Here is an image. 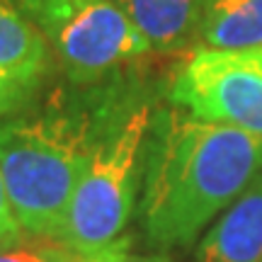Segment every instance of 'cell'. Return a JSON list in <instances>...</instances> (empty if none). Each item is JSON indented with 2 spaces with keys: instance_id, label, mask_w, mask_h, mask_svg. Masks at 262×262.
I'll return each mask as SVG.
<instances>
[{
  "instance_id": "6da1fadb",
  "label": "cell",
  "mask_w": 262,
  "mask_h": 262,
  "mask_svg": "<svg viewBox=\"0 0 262 262\" xmlns=\"http://www.w3.org/2000/svg\"><path fill=\"white\" fill-rule=\"evenodd\" d=\"M262 170V136L182 110L153 114L143 156V228L158 250L187 248Z\"/></svg>"
},
{
  "instance_id": "7a4b0ae2",
  "label": "cell",
  "mask_w": 262,
  "mask_h": 262,
  "mask_svg": "<svg viewBox=\"0 0 262 262\" xmlns=\"http://www.w3.org/2000/svg\"><path fill=\"white\" fill-rule=\"evenodd\" d=\"M100 126L88 114L51 107L0 119V172L19 228L61 243L75 185Z\"/></svg>"
},
{
  "instance_id": "3957f363",
  "label": "cell",
  "mask_w": 262,
  "mask_h": 262,
  "mask_svg": "<svg viewBox=\"0 0 262 262\" xmlns=\"http://www.w3.org/2000/svg\"><path fill=\"white\" fill-rule=\"evenodd\" d=\"M150 124L153 110L139 100L100 126L66 214L63 248L95 253L122 238L136 204Z\"/></svg>"
},
{
  "instance_id": "277c9868",
  "label": "cell",
  "mask_w": 262,
  "mask_h": 262,
  "mask_svg": "<svg viewBox=\"0 0 262 262\" xmlns=\"http://www.w3.org/2000/svg\"><path fill=\"white\" fill-rule=\"evenodd\" d=\"M39 29L73 83H97L150 51L110 0H10Z\"/></svg>"
},
{
  "instance_id": "5b68a950",
  "label": "cell",
  "mask_w": 262,
  "mask_h": 262,
  "mask_svg": "<svg viewBox=\"0 0 262 262\" xmlns=\"http://www.w3.org/2000/svg\"><path fill=\"white\" fill-rule=\"evenodd\" d=\"M170 100L194 119L262 136V49H194L175 71Z\"/></svg>"
},
{
  "instance_id": "8992f818",
  "label": "cell",
  "mask_w": 262,
  "mask_h": 262,
  "mask_svg": "<svg viewBox=\"0 0 262 262\" xmlns=\"http://www.w3.org/2000/svg\"><path fill=\"white\" fill-rule=\"evenodd\" d=\"M194 262H262V170L206 231Z\"/></svg>"
},
{
  "instance_id": "52a82bcc",
  "label": "cell",
  "mask_w": 262,
  "mask_h": 262,
  "mask_svg": "<svg viewBox=\"0 0 262 262\" xmlns=\"http://www.w3.org/2000/svg\"><path fill=\"white\" fill-rule=\"evenodd\" d=\"M51 49L10 0H0V75L39 90L51 68Z\"/></svg>"
},
{
  "instance_id": "ba28073f",
  "label": "cell",
  "mask_w": 262,
  "mask_h": 262,
  "mask_svg": "<svg viewBox=\"0 0 262 262\" xmlns=\"http://www.w3.org/2000/svg\"><path fill=\"white\" fill-rule=\"evenodd\" d=\"M148 41L150 51H180L196 37L204 0H110Z\"/></svg>"
},
{
  "instance_id": "9c48e42d",
  "label": "cell",
  "mask_w": 262,
  "mask_h": 262,
  "mask_svg": "<svg viewBox=\"0 0 262 262\" xmlns=\"http://www.w3.org/2000/svg\"><path fill=\"white\" fill-rule=\"evenodd\" d=\"M196 37L221 51L262 49V0H204Z\"/></svg>"
},
{
  "instance_id": "30bf717a",
  "label": "cell",
  "mask_w": 262,
  "mask_h": 262,
  "mask_svg": "<svg viewBox=\"0 0 262 262\" xmlns=\"http://www.w3.org/2000/svg\"><path fill=\"white\" fill-rule=\"evenodd\" d=\"M56 262H131L129 255V243L119 238L117 243L107 245L102 250H95V253H75V250H68L66 253H54Z\"/></svg>"
},
{
  "instance_id": "8fae6325",
  "label": "cell",
  "mask_w": 262,
  "mask_h": 262,
  "mask_svg": "<svg viewBox=\"0 0 262 262\" xmlns=\"http://www.w3.org/2000/svg\"><path fill=\"white\" fill-rule=\"evenodd\" d=\"M34 95H37V90H29L25 85H17L0 75V119L22 112L34 100Z\"/></svg>"
},
{
  "instance_id": "7c38bea8",
  "label": "cell",
  "mask_w": 262,
  "mask_h": 262,
  "mask_svg": "<svg viewBox=\"0 0 262 262\" xmlns=\"http://www.w3.org/2000/svg\"><path fill=\"white\" fill-rule=\"evenodd\" d=\"M25 231L19 228L17 219L12 214V206L8 199V189H5V180L0 172V248H12V245L22 243Z\"/></svg>"
},
{
  "instance_id": "4fadbf2b",
  "label": "cell",
  "mask_w": 262,
  "mask_h": 262,
  "mask_svg": "<svg viewBox=\"0 0 262 262\" xmlns=\"http://www.w3.org/2000/svg\"><path fill=\"white\" fill-rule=\"evenodd\" d=\"M0 262H56L54 253L25 248V245H12V248H0Z\"/></svg>"
},
{
  "instance_id": "5bb4252c",
  "label": "cell",
  "mask_w": 262,
  "mask_h": 262,
  "mask_svg": "<svg viewBox=\"0 0 262 262\" xmlns=\"http://www.w3.org/2000/svg\"><path fill=\"white\" fill-rule=\"evenodd\" d=\"M131 262H172L165 255H148V257H131Z\"/></svg>"
}]
</instances>
